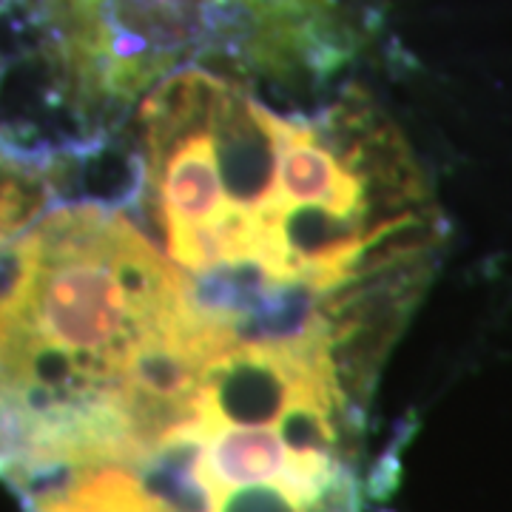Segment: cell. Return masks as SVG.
I'll return each instance as SVG.
<instances>
[{"label": "cell", "mask_w": 512, "mask_h": 512, "mask_svg": "<svg viewBox=\"0 0 512 512\" xmlns=\"http://www.w3.org/2000/svg\"><path fill=\"white\" fill-rule=\"evenodd\" d=\"M29 237V274L0 316V410L26 421L123 410L134 359L191 311L183 276L100 202L60 205Z\"/></svg>", "instance_id": "6da1fadb"}, {"label": "cell", "mask_w": 512, "mask_h": 512, "mask_svg": "<svg viewBox=\"0 0 512 512\" xmlns=\"http://www.w3.org/2000/svg\"><path fill=\"white\" fill-rule=\"evenodd\" d=\"M40 205L43 191L37 188V177L0 160V242L26 231L37 220Z\"/></svg>", "instance_id": "7a4b0ae2"}]
</instances>
